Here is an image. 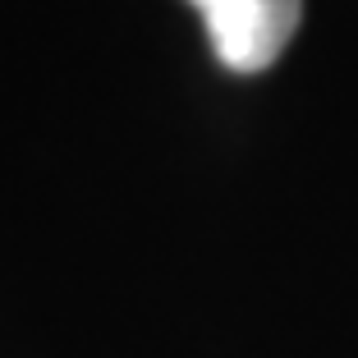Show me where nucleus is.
<instances>
[{"mask_svg": "<svg viewBox=\"0 0 358 358\" xmlns=\"http://www.w3.org/2000/svg\"><path fill=\"white\" fill-rule=\"evenodd\" d=\"M202 14L211 51L234 74H262L289 46L303 0H189Z\"/></svg>", "mask_w": 358, "mask_h": 358, "instance_id": "f257e3e1", "label": "nucleus"}]
</instances>
